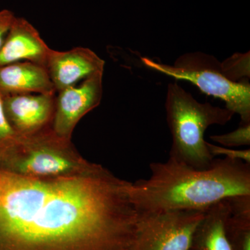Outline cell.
I'll return each mask as SVG.
<instances>
[{
	"mask_svg": "<svg viewBox=\"0 0 250 250\" xmlns=\"http://www.w3.org/2000/svg\"><path fill=\"white\" fill-rule=\"evenodd\" d=\"M103 73L94 74L82 81L80 85L57 93L52 124L56 134L71 139L80 120L100 105L103 95Z\"/></svg>",
	"mask_w": 250,
	"mask_h": 250,
	"instance_id": "7",
	"label": "cell"
},
{
	"mask_svg": "<svg viewBox=\"0 0 250 250\" xmlns=\"http://www.w3.org/2000/svg\"><path fill=\"white\" fill-rule=\"evenodd\" d=\"M0 93L55 94V88L42 65L21 62L0 66Z\"/></svg>",
	"mask_w": 250,
	"mask_h": 250,
	"instance_id": "11",
	"label": "cell"
},
{
	"mask_svg": "<svg viewBox=\"0 0 250 250\" xmlns=\"http://www.w3.org/2000/svg\"><path fill=\"white\" fill-rule=\"evenodd\" d=\"M51 51L29 21L16 17L0 49V66L29 62L45 67Z\"/></svg>",
	"mask_w": 250,
	"mask_h": 250,
	"instance_id": "10",
	"label": "cell"
},
{
	"mask_svg": "<svg viewBox=\"0 0 250 250\" xmlns=\"http://www.w3.org/2000/svg\"><path fill=\"white\" fill-rule=\"evenodd\" d=\"M98 164L84 159L71 142L51 127L36 134L17 136L0 153V167L19 175L53 179L81 175Z\"/></svg>",
	"mask_w": 250,
	"mask_h": 250,
	"instance_id": "4",
	"label": "cell"
},
{
	"mask_svg": "<svg viewBox=\"0 0 250 250\" xmlns=\"http://www.w3.org/2000/svg\"><path fill=\"white\" fill-rule=\"evenodd\" d=\"M143 65L176 80L190 82L208 96L218 98L225 107L239 115L242 124L250 123V84L248 81L234 82L225 76L220 62L214 56L202 52H188L173 64L162 63L148 57Z\"/></svg>",
	"mask_w": 250,
	"mask_h": 250,
	"instance_id": "5",
	"label": "cell"
},
{
	"mask_svg": "<svg viewBox=\"0 0 250 250\" xmlns=\"http://www.w3.org/2000/svg\"><path fill=\"white\" fill-rule=\"evenodd\" d=\"M213 142L218 143L223 147L232 148L250 146V123L242 124L231 132L220 135L210 136Z\"/></svg>",
	"mask_w": 250,
	"mask_h": 250,
	"instance_id": "15",
	"label": "cell"
},
{
	"mask_svg": "<svg viewBox=\"0 0 250 250\" xmlns=\"http://www.w3.org/2000/svg\"><path fill=\"white\" fill-rule=\"evenodd\" d=\"M16 18L14 13L8 9L0 11V49L4 44L10 28Z\"/></svg>",
	"mask_w": 250,
	"mask_h": 250,
	"instance_id": "18",
	"label": "cell"
},
{
	"mask_svg": "<svg viewBox=\"0 0 250 250\" xmlns=\"http://www.w3.org/2000/svg\"><path fill=\"white\" fill-rule=\"evenodd\" d=\"M131 184L100 164L53 179L0 167V250H133Z\"/></svg>",
	"mask_w": 250,
	"mask_h": 250,
	"instance_id": "1",
	"label": "cell"
},
{
	"mask_svg": "<svg viewBox=\"0 0 250 250\" xmlns=\"http://www.w3.org/2000/svg\"><path fill=\"white\" fill-rule=\"evenodd\" d=\"M104 61L91 49L79 47L65 52L52 49L45 67L58 93L94 74L104 72Z\"/></svg>",
	"mask_w": 250,
	"mask_h": 250,
	"instance_id": "9",
	"label": "cell"
},
{
	"mask_svg": "<svg viewBox=\"0 0 250 250\" xmlns=\"http://www.w3.org/2000/svg\"><path fill=\"white\" fill-rule=\"evenodd\" d=\"M229 214L227 199L206 210L204 218L194 235L192 249L232 250L225 231V223Z\"/></svg>",
	"mask_w": 250,
	"mask_h": 250,
	"instance_id": "12",
	"label": "cell"
},
{
	"mask_svg": "<svg viewBox=\"0 0 250 250\" xmlns=\"http://www.w3.org/2000/svg\"><path fill=\"white\" fill-rule=\"evenodd\" d=\"M225 231L232 250H250V213H230Z\"/></svg>",
	"mask_w": 250,
	"mask_h": 250,
	"instance_id": "13",
	"label": "cell"
},
{
	"mask_svg": "<svg viewBox=\"0 0 250 250\" xmlns=\"http://www.w3.org/2000/svg\"><path fill=\"white\" fill-rule=\"evenodd\" d=\"M56 94L2 95L5 114L17 136L36 134L52 126Z\"/></svg>",
	"mask_w": 250,
	"mask_h": 250,
	"instance_id": "8",
	"label": "cell"
},
{
	"mask_svg": "<svg viewBox=\"0 0 250 250\" xmlns=\"http://www.w3.org/2000/svg\"><path fill=\"white\" fill-rule=\"evenodd\" d=\"M166 119L172 135L169 158L204 170L213 164L205 141V131L211 125H225L234 116L226 107L202 103L177 82L167 85Z\"/></svg>",
	"mask_w": 250,
	"mask_h": 250,
	"instance_id": "3",
	"label": "cell"
},
{
	"mask_svg": "<svg viewBox=\"0 0 250 250\" xmlns=\"http://www.w3.org/2000/svg\"><path fill=\"white\" fill-rule=\"evenodd\" d=\"M207 147L211 155L224 156L225 158L241 161L246 164H250V149H233L231 148L223 147L207 142Z\"/></svg>",
	"mask_w": 250,
	"mask_h": 250,
	"instance_id": "17",
	"label": "cell"
},
{
	"mask_svg": "<svg viewBox=\"0 0 250 250\" xmlns=\"http://www.w3.org/2000/svg\"><path fill=\"white\" fill-rule=\"evenodd\" d=\"M191 250H195L191 249Z\"/></svg>",
	"mask_w": 250,
	"mask_h": 250,
	"instance_id": "19",
	"label": "cell"
},
{
	"mask_svg": "<svg viewBox=\"0 0 250 250\" xmlns=\"http://www.w3.org/2000/svg\"><path fill=\"white\" fill-rule=\"evenodd\" d=\"M17 135L10 126L5 114L3 96L0 93V153L4 152L16 141Z\"/></svg>",
	"mask_w": 250,
	"mask_h": 250,
	"instance_id": "16",
	"label": "cell"
},
{
	"mask_svg": "<svg viewBox=\"0 0 250 250\" xmlns=\"http://www.w3.org/2000/svg\"><path fill=\"white\" fill-rule=\"evenodd\" d=\"M149 169V178L130 187L137 212L205 211L229 197L250 195V164L243 161L215 159L209 167L200 170L169 158L151 163Z\"/></svg>",
	"mask_w": 250,
	"mask_h": 250,
	"instance_id": "2",
	"label": "cell"
},
{
	"mask_svg": "<svg viewBox=\"0 0 250 250\" xmlns=\"http://www.w3.org/2000/svg\"><path fill=\"white\" fill-rule=\"evenodd\" d=\"M205 211L138 212L133 250H191Z\"/></svg>",
	"mask_w": 250,
	"mask_h": 250,
	"instance_id": "6",
	"label": "cell"
},
{
	"mask_svg": "<svg viewBox=\"0 0 250 250\" xmlns=\"http://www.w3.org/2000/svg\"><path fill=\"white\" fill-rule=\"evenodd\" d=\"M225 76L234 82L248 81L250 77V52L236 53L222 62Z\"/></svg>",
	"mask_w": 250,
	"mask_h": 250,
	"instance_id": "14",
	"label": "cell"
}]
</instances>
